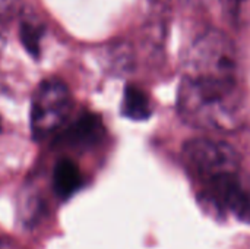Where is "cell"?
<instances>
[{"instance_id": "6da1fadb", "label": "cell", "mask_w": 250, "mask_h": 249, "mask_svg": "<svg viewBox=\"0 0 250 249\" xmlns=\"http://www.w3.org/2000/svg\"><path fill=\"white\" fill-rule=\"evenodd\" d=\"M177 109L189 126L211 132H236L248 119L239 79L183 76Z\"/></svg>"}, {"instance_id": "7a4b0ae2", "label": "cell", "mask_w": 250, "mask_h": 249, "mask_svg": "<svg viewBox=\"0 0 250 249\" xmlns=\"http://www.w3.org/2000/svg\"><path fill=\"white\" fill-rule=\"evenodd\" d=\"M237 51L231 40L218 29L201 34L186 51L183 76L239 79Z\"/></svg>"}, {"instance_id": "3957f363", "label": "cell", "mask_w": 250, "mask_h": 249, "mask_svg": "<svg viewBox=\"0 0 250 249\" xmlns=\"http://www.w3.org/2000/svg\"><path fill=\"white\" fill-rule=\"evenodd\" d=\"M182 158L189 173L201 186L242 169L239 153L227 142L211 138L188 141L183 147Z\"/></svg>"}, {"instance_id": "277c9868", "label": "cell", "mask_w": 250, "mask_h": 249, "mask_svg": "<svg viewBox=\"0 0 250 249\" xmlns=\"http://www.w3.org/2000/svg\"><path fill=\"white\" fill-rule=\"evenodd\" d=\"M73 101L67 85L59 78L41 81L32 95L31 131L37 141L60 131L69 119Z\"/></svg>"}, {"instance_id": "5b68a950", "label": "cell", "mask_w": 250, "mask_h": 249, "mask_svg": "<svg viewBox=\"0 0 250 249\" xmlns=\"http://www.w3.org/2000/svg\"><path fill=\"white\" fill-rule=\"evenodd\" d=\"M202 201L218 214L250 223V173H236L202 185Z\"/></svg>"}, {"instance_id": "8992f818", "label": "cell", "mask_w": 250, "mask_h": 249, "mask_svg": "<svg viewBox=\"0 0 250 249\" xmlns=\"http://www.w3.org/2000/svg\"><path fill=\"white\" fill-rule=\"evenodd\" d=\"M82 185V175L79 167L69 158L57 161L53 170V189L54 194L62 198H70Z\"/></svg>"}, {"instance_id": "52a82bcc", "label": "cell", "mask_w": 250, "mask_h": 249, "mask_svg": "<svg viewBox=\"0 0 250 249\" xmlns=\"http://www.w3.org/2000/svg\"><path fill=\"white\" fill-rule=\"evenodd\" d=\"M103 132L101 122L94 114H83L73 122L66 132V141L75 147H88L98 141Z\"/></svg>"}, {"instance_id": "ba28073f", "label": "cell", "mask_w": 250, "mask_h": 249, "mask_svg": "<svg viewBox=\"0 0 250 249\" xmlns=\"http://www.w3.org/2000/svg\"><path fill=\"white\" fill-rule=\"evenodd\" d=\"M122 112L129 119L142 120L151 114V104L144 91L136 87H127L123 95Z\"/></svg>"}, {"instance_id": "9c48e42d", "label": "cell", "mask_w": 250, "mask_h": 249, "mask_svg": "<svg viewBox=\"0 0 250 249\" xmlns=\"http://www.w3.org/2000/svg\"><path fill=\"white\" fill-rule=\"evenodd\" d=\"M40 37H41V26L34 21H25L21 26V38L25 47L32 53L37 54L40 48Z\"/></svg>"}, {"instance_id": "30bf717a", "label": "cell", "mask_w": 250, "mask_h": 249, "mask_svg": "<svg viewBox=\"0 0 250 249\" xmlns=\"http://www.w3.org/2000/svg\"><path fill=\"white\" fill-rule=\"evenodd\" d=\"M19 0H0V19L9 18L18 7Z\"/></svg>"}, {"instance_id": "8fae6325", "label": "cell", "mask_w": 250, "mask_h": 249, "mask_svg": "<svg viewBox=\"0 0 250 249\" xmlns=\"http://www.w3.org/2000/svg\"><path fill=\"white\" fill-rule=\"evenodd\" d=\"M0 249H19L12 241H9V239H4V238H1L0 236Z\"/></svg>"}]
</instances>
